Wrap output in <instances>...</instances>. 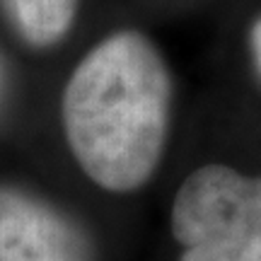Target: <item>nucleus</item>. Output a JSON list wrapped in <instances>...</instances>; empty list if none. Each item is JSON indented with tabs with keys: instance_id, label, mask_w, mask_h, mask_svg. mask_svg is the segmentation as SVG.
I'll use <instances>...</instances> for the list:
<instances>
[{
	"instance_id": "nucleus-6",
	"label": "nucleus",
	"mask_w": 261,
	"mask_h": 261,
	"mask_svg": "<svg viewBox=\"0 0 261 261\" xmlns=\"http://www.w3.org/2000/svg\"><path fill=\"white\" fill-rule=\"evenodd\" d=\"M0 85H3V65H0Z\"/></svg>"
},
{
	"instance_id": "nucleus-3",
	"label": "nucleus",
	"mask_w": 261,
	"mask_h": 261,
	"mask_svg": "<svg viewBox=\"0 0 261 261\" xmlns=\"http://www.w3.org/2000/svg\"><path fill=\"white\" fill-rule=\"evenodd\" d=\"M0 261H94V252L56 208L17 189H0Z\"/></svg>"
},
{
	"instance_id": "nucleus-2",
	"label": "nucleus",
	"mask_w": 261,
	"mask_h": 261,
	"mask_svg": "<svg viewBox=\"0 0 261 261\" xmlns=\"http://www.w3.org/2000/svg\"><path fill=\"white\" fill-rule=\"evenodd\" d=\"M172 230L181 261H261V177L196 169L174 198Z\"/></svg>"
},
{
	"instance_id": "nucleus-5",
	"label": "nucleus",
	"mask_w": 261,
	"mask_h": 261,
	"mask_svg": "<svg viewBox=\"0 0 261 261\" xmlns=\"http://www.w3.org/2000/svg\"><path fill=\"white\" fill-rule=\"evenodd\" d=\"M252 48H254V56H256V65H259V70H261V22L252 32Z\"/></svg>"
},
{
	"instance_id": "nucleus-1",
	"label": "nucleus",
	"mask_w": 261,
	"mask_h": 261,
	"mask_svg": "<svg viewBox=\"0 0 261 261\" xmlns=\"http://www.w3.org/2000/svg\"><path fill=\"white\" fill-rule=\"evenodd\" d=\"M169 75L138 32L104 39L65 85L63 123L85 174L112 191H133L155 172L165 148Z\"/></svg>"
},
{
	"instance_id": "nucleus-4",
	"label": "nucleus",
	"mask_w": 261,
	"mask_h": 261,
	"mask_svg": "<svg viewBox=\"0 0 261 261\" xmlns=\"http://www.w3.org/2000/svg\"><path fill=\"white\" fill-rule=\"evenodd\" d=\"M80 0H3L17 32L29 44L46 46L63 37L73 24Z\"/></svg>"
}]
</instances>
